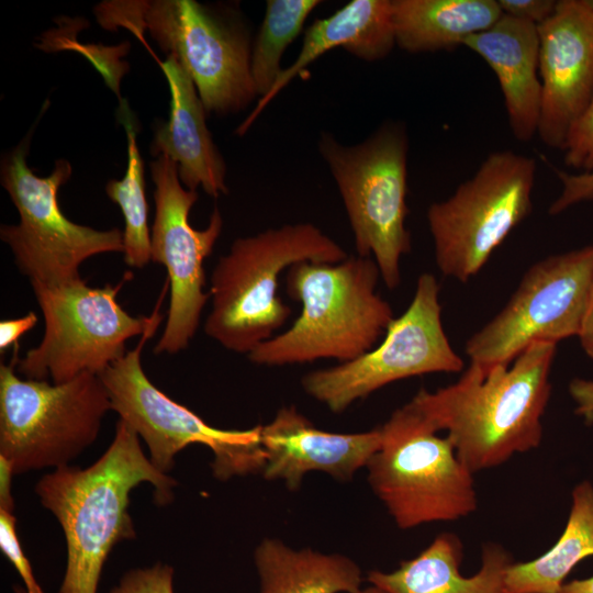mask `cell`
I'll return each instance as SVG.
<instances>
[{
  "label": "cell",
  "instance_id": "cell-1",
  "mask_svg": "<svg viewBox=\"0 0 593 593\" xmlns=\"http://www.w3.org/2000/svg\"><path fill=\"white\" fill-rule=\"evenodd\" d=\"M557 344L535 343L513 361L486 370L470 363L462 376L410 401L436 428L447 430L458 459L473 474L537 448Z\"/></svg>",
  "mask_w": 593,
  "mask_h": 593
},
{
  "label": "cell",
  "instance_id": "cell-2",
  "mask_svg": "<svg viewBox=\"0 0 593 593\" xmlns=\"http://www.w3.org/2000/svg\"><path fill=\"white\" fill-rule=\"evenodd\" d=\"M145 482L154 488L156 504L172 502L177 481L153 466L138 435L121 419L112 443L96 462L83 469L64 466L38 480L35 493L66 539V569L58 593L98 592L113 547L136 537L130 494Z\"/></svg>",
  "mask_w": 593,
  "mask_h": 593
},
{
  "label": "cell",
  "instance_id": "cell-3",
  "mask_svg": "<svg viewBox=\"0 0 593 593\" xmlns=\"http://www.w3.org/2000/svg\"><path fill=\"white\" fill-rule=\"evenodd\" d=\"M379 268L371 257L337 264L300 262L286 276L289 296L301 312L284 332L250 351L256 365L281 367L335 359L347 362L371 350L393 321L377 291Z\"/></svg>",
  "mask_w": 593,
  "mask_h": 593
},
{
  "label": "cell",
  "instance_id": "cell-4",
  "mask_svg": "<svg viewBox=\"0 0 593 593\" xmlns=\"http://www.w3.org/2000/svg\"><path fill=\"white\" fill-rule=\"evenodd\" d=\"M348 256L312 223L284 224L236 238L211 273L205 335L230 351L248 355L291 315L278 294L284 270L305 261L337 264Z\"/></svg>",
  "mask_w": 593,
  "mask_h": 593
},
{
  "label": "cell",
  "instance_id": "cell-5",
  "mask_svg": "<svg viewBox=\"0 0 593 593\" xmlns=\"http://www.w3.org/2000/svg\"><path fill=\"white\" fill-rule=\"evenodd\" d=\"M96 14L105 29L147 31L188 71L206 113H236L258 97L250 70L253 44L234 14L194 0L105 1Z\"/></svg>",
  "mask_w": 593,
  "mask_h": 593
},
{
  "label": "cell",
  "instance_id": "cell-6",
  "mask_svg": "<svg viewBox=\"0 0 593 593\" xmlns=\"http://www.w3.org/2000/svg\"><path fill=\"white\" fill-rule=\"evenodd\" d=\"M168 290V281H165L137 345L99 374L112 411L143 438L150 462L161 473L168 474L175 466L176 455L191 444H202L211 449L212 473L220 481L261 473L266 465L261 425L248 429L213 427L190 409L168 398L144 372L141 354L164 318L159 310Z\"/></svg>",
  "mask_w": 593,
  "mask_h": 593
},
{
  "label": "cell",
  "instance_id": "cell-7",
  "mask_svg": "<svg viewBox=\"0 0 593 593\" xmlns=\"http://www.w3.org/2000/svg\"><path fill=\"white\" fill-rule=\"evenodd\" d=\"M317 147L337 186L360 257H371L393 290L400 261L412 248L409 213V139L400 123H385L361 143L344 145L323 132Z\"/></svg>",
  "mask_w": 593,
  "mask_h": 593
},
{
  "label": "cell",
  "instance_id": "cell-8",
  "mask_svg": "<svg viewBox=\"0 0 593 593\" xmlns=\"http://www.w3.org/2000/svg\"><path fill=\"white\" fill-rule=\"evenodd\" d=\"M380 429V447L366 466L368 482L399 528L457 521L477 510L473 473L411 402Z\"/></svg>",
  "mask_w": 593,
  "mask_h": 593
},
{
  "label": "cell",
  "instance_id": "cell-9",
  "mask_svg": "<svg viewBox=\"0 0 593 593\" xmlns=\"http://www.w3.org/2000/svg\"><path fill=\"white\" fill-rule=\"evenodd\" d=\"M19 344L0 365V456L14 475L69 463L92 445L111 409L99 374L83 372L64 383L21 379Z\"/></svg>",
  "mask_w": 593,
  "mask_h": 593
},
{
  "label": "cell",
  "instance_id": "cell-10",
  "mask_svg": "<svg viewBox=\"0 0 593 593\" xmlns=\"http://www.w3.org/2000/svg\"><path fill=\"white\" fill-rule=\"evenodd\" d=\"M537 163L506 149L490 153L472 177L426 213L440 272L468 282L533 209Z\"/></svg>",
  "mask_w": 593,
  "mask_h": 593
},
{
  "label": "cell",
  "instance_id": "cell-11",
  "mask_svg": "<svg viewBox=\"0 0 593 593\" xmlns=\"http://www.w3.org/2000/svg\"><path fill=\"white\" fill-rule=\"evenodd\" d=\"M30 135L1 161L0 180L15 205L20 221L2 224L0 237L14 257L20 272L46 286L80 279L79 267L88 258L107 253H124L123 231L94 230L71 222L58 203V190L72 168L58 159L47 177L36 176L26 164Z\"/></svg>",
  "mask_w": 593,
  "mask_h": 593
},
{
  "label": "cell",
  "instance_id": "cell-12",
  "mask_svg": "<svg viewBox=\"0 0 593 593\" xmlns=\"http://www.w3.org/2000/svg\"><path fill=\"white\" fill-rule=\"evenodd\" d=\"M132 275L115 286L94 288L78 279L60 286L31 282L42 310V342L19 358L16 370L25 379L64 383L83 372L100 374L126 354L125 343L145 332L149 316H132L118 302V293Z\"/></svg>",
  "mask_w": 593,
  "mask_h": 593
},
{
  "label": "cell",
  "instance_id": "cell-13",
  "mask_svg": "<svg viewBox=\"0 0 593 593\" xmlns=\"http://www.w3.org/2000/svg\"><path fill=\"white\" fill-rule=\"evenodd\" d=\"M462 369L443 327L439 284L425 272L410 305L393 318L379 345L354 360L307 372L301 384L331 412L342 413L394 381Z\"/></svg>",
  "mask_w": 593,
  "mask_h": 593
},
{
  "label": "cell",
  "instance_id": "cell-14",
  "mask_svg": "<svg viewBox=\"0 0 593 593\" xmlns=\"http://www.w3.org/2000/svg\"><path fill=\"white\" fill-rule=\"evenodd\" d=\"M593 280V245L530 266L504 307L466 343L470 363L507 366L535 343L578 336Z\"/></svg>",
  "mask_w": 593,
  "mask_h": 593
},
{
  "label": "cell",
  "instance_id": "cell-15",
  "mask_svg": "<svg viewBox=\"0 0 593 593\" xmlns=\"http://www.w3.org/2000/svg\"><path fill=\"white\" fill-rule=\"evenodd\" d=\"M149 168L155 183L150 259L166 268L170 290L166 325L154 351L177 354L189 346L210 299V292L204 291L203 261L221 235L223 219L215 206L208 226L193 228L189 214L198 192L182 187L177 165L169 157H157Z\"/></svg>",
  "mask_w": 593,
  "mask_h": 593
},
{
  "label": "cell",
  "instance_id": "cell-16",
  "mask_svg": "<svg viewBox=\"0 0 593 593\" xmlns=\"http://www.w3.org/2000/svg\"><path fill=\"white\" fill-rule=\"evenodd\" d=\"M538 34L542 98L537 134L546 146L561 149L593 94V11L584 0H560Z\"/></svg>",
  "mask_w": 593,
  "mask_h": 593
},
{
  "label": "cell",
  "instance_id": "cell-17",
  "mask_svg": "<svg viewBox=\"0 0 593 593\" xmlns=\"http://www.w3.org/2000/svg\"><path fill=\"white\" fill-rule=\"evenodd\" d=\"M266 452L262 475L282 480L290 491L298 490L310 471H322L346 482L362 467L381 444L380 427L361 433H332L317 428L295 406L277 411L261 425Z\"/></svg>",
  "mask_w": 593,
  "mask_h": 593
},
{
  "label": "cell",
  "instance_id": "cell-18",
  "mask_svg": "<svg viewBox=\"0 0 593 593\" xmlns=\"http://www.w3.org/2000/svg\"><path fill=\"white\" fill-rule=\"evenodd\" d=\"M160 68L170 90V112L168 121L155 127L150 154L174 160L187 189L201 187L213 198L228 193L225 160L206 126V111L191 77L172 55Z\"/></svg>",
  "mask_w": 593,
  "mask_h": 593
},
{
  "label": "cell",
  "instance_id": "cell-19",
  "mask_svg": "<svg viewBox=\"0 0 593 593\" xmlns=\"http://www.w3.org/2000/svg\"><path fill=\"white\" fill-rule=\"evenodd\" d=\"M462 46L478 54L494 71L514 137L532 139L538 131L542 98L538 26L502 14L491 27L469 36Z\"/></svg>",
  "mask_w": 593,
  "mask_h": 593
},
{
  "label": "cell",
  "instance_id": "cell-20",
  "mask_svg": "<svg viewBox=\"0 0 593 593\" xmlns=\"http://www.w3.org/2000/svg\"><path fill=\"white\" fill-rule=\"evenodd\" d=\"M396 45L392 0H353L332 15L318 19L304 33L295 60L284 68L272 89L239 125L243 135L264 109L310 64L331 49L342 47L354 57L376 61L385 58Z\"/></svg>",
  "mask_w": 593,
  "mask_h": 593
},
{
  "label": "cell",
  "instance_id": "cell-21",
  "mask_svg": "<svg viewBox=\"0 0 593 593\" xmlns=\"http://www.w3.org/2000/svg\"><path fill=\"white\" fill-rule=\"evenodd\" d=\"M462 557L459 537L443 533L394 571L371 570L367 581L389 593H510L506 572L514 561L500 544L482 546L481 567L474 575H461Z\"/></svg>",
  "mask_w": 593,
  "mask_h": 593
},
{
  "label": "cell",
  "instance_id": "cell-22",
  "mask_svg": "<svg viewBox=\"0 0 593 593\" xmlns=\"http://www.w3.org/2000/svg\"><path fill=\"white\" fill-rule=\"evenodd\" d=\"M502 14L497 0H392L395 43L409 53L462 46Z\"/></svg>",
  "mask_w": 593,
  "mask_h": 593
},
{
  "label": "cell",
  "instance_id": "cell-23",
  "mask_svg": "<svg viewBox=\"0 0 593 593\" xmlns=\"http://www.w3.org/2000/svg\"><path fill=\"white\" fill-rule=\"evenodd\" d=\"M254 560L259 593L361 592V570L344 555L295 550L279 539L266 538L257 546Z\"/></svg>",
  "mask_w": 593,
  "mask_h": 593
},
{
  "label": "cell",
  "instance_id": "cell-24",
  "mask_svg": "<svg viewBox=\"0 0 593 593\" xmlns=\"http://www.w3.org/2000/svg\"><path fill=\"white\" fill-rule=\"evenodd\" d=\"M593 556V485L579 483L564 530L540 557L513 562L506 572L510 593H559L564 579L581 560Z\"/></svg>",
  "mask_w": 593,
  "mask_h": 593
},
{
  "label": "cell",
  "instance_id": "cell-25",
  "mask_svg": "<svg viewBox=\"0 0 593 593\" xmlns=\"http://www.w3.org/2000/svg\"><path fill=\"white\" fill-rule=\"evenodd\" d=\"M320 0H268L262 23L251 46L250 70L259 99L275 86L284 68L283 53L301 33Z\"/></svg>",
  "mask_w": 593,
  "mask_h": 593
},
{
  "label": "cell",
  "instance_id": "cell-26",
  "mask_svg": "<svg viewBox=\"0 0 593 593\" xmlns=\"http://www.w3.org/2000/svg\"><path fill=\"white\" fill-rule=\"evenodd\" d=\"M127 119L126 112L123 125L127 136V168L121 180L108 181L105 192L120 206L124 217V261L130 267L143 268L152 260L148 203L136 131Z\"/></svg>",
  "mask_w": 593,
  "mask_h": 593
},
{
  "label": "cell",
  "instance_id": "cell-27",
  "mask_svg": "<svg viewBox=\"0 0 593 593\" xmlns=\"http://www.w3.org/2000/svg\"><path fill=\"white\" fill-rule=\"evenodd\" d=\"M564 164L580 172L593 171V94L569 127L563 146Z\"/></svg>",
  "mask_w": 593,
  "mask_h": 593
},
{
  "label": "cell",
  "instance_id": "cell-28",
  "mask_svg": "<svg viewBox=\"0 0 593 593\" xmlns=\"http://www.w3.org/2000/svg\"><path fill=\"white\" fill-rule=\"evenodd\" d=\"M0 548L18 571L27 593H44L18 538L16 518L13 513L4 510H0Z\"/></svg>",
  "mask_w": 593,
  "mask_h": 593
},
{
  "label": "cell",
  "instance_id": "cell-29",
  "mask_svg": "<svg viewBox=\"0 0 593 593\" xmlns=\"http://www.w3.org/2000/svg\"><path fill=\"white\" fill-rule=\"evenodd\" d=\"M109 593H174V568L158 562L128 570Z\"/></svg>",
  "mask_w": 593,
  "mask_h": 593
},
{
  "label": "cell",
  "instance_id": "cell-30",
  "mask_svg": "<svg viewBox=\"0 0 593 593\" xmlns=\"http://www.w3.org/2000/svg\"><path fill=\"white\" fill-rule=\"evenodd\" d=\"M561 183V192L549 206V214L557 215L567 209L593 200V171L569 174L556 170Z\"/></svg>",
  "mask_w": 593,
  "mask_h": 593
},
{
  "label": "cell",
  "instance_id": "cell-31",
  "mask_svg": "<svg viewBox=\"0 0 593 593\" xmlns=\"http://www.w3.org/2000/svg\"><path fill=\"white\" fill-rule=\"evenodd\" d=\"M555 0H497L503 14L540 25L555 12Z\"/></svg>",
  "mask_w": 593,
  "mask_h": 593
},
{
  "label": "cell",
  "instance_id": "cell-32",
  "mask_svg": "<svg viewBox=\"0 0 593 593\" xmlns=\"http://www.w3.org/2000/svg\"><path fill=\"white\" fill-rule=\"evenodd\" d=\"M569 393L575 403L574 412L586 425L593 424V381L575 378L569 383Z\"/></svg>",
  "mask_w": 593,
  "mask_h": 593
},
{
  "label": "cell",
  "instance_id": "cell-33",
  "mask_svg": "<svg viewBox=\"0 0 593 593\" xmlns=\"http://www.w3.org/2000/svg\"><path fill=\"white\" fill-rule=\"evenodd\" d=\"M37 315L34 312H29L26 315L4 320L0 322V350L3 353L11 345L18 344V339L31 331L37 323Z\"/></svg>",
  "mask_w": 593,
  "mask_h": 593
},
{
  "label": "cell",
  "instance_id": "cell-34",
  "mask_svg": "<svg viewBox=\"0 0 593 593\" xmlns=\"http://www.w3.org/2000/svg\"><path fill=\"white\" fill-rule=\"evenodd\" d=\"M14 475L11 463L0 456V510L14 512V499L12 495V478Z\"/></svg>",
  "mask_w": 593,
  "mask_h": 593
},
{
  "label": "cell",
  "instance_id": "cell-35",
  "mask_svg": "<svg viewBox=\"0 0 593 593\" xmlns=\"http://www.w3.org/2000/svg\"><path fill=\"white\" fill-rule=\"evenodd\" d=\"M578 337L585 354L593 359V280Z\"/></svg>",
  "mask_w": 593,
  "mask_h": 593
},
{
  "label": "cell",
  "instance_id": "cell-36",
  "mask_svg": "<svg viewBox=\"0 0 593 593\" xmlns=\"http://www.w3.org/2000/svg\"><path fill=\"white\" fill-rule=\"evenodd\" d=\"M559 593H593V575L563 583Z\"/></svg>",
  "mask_w": 593,
  "mask_h": 593
},
{
  "label": "cell",
  "instance_id": "cell-37",
  "mask_svg": "<svg viewBox=\"0 0 593 593\" xmlns=\"http://www.w3.org/2000/svg\"><path fill=\"white\" fill-rule=\"evenodd\" d=\"M360 593H389V592H387V591H384V590H382V589H380V588H378L376 585H371V586H369L367 589L361 590Z\"/></svg>",
  "mask_w": 593,
  "mask_h": 593
},
{
  "label": "cell",
  "instance_id": "cell-38",
  "mask_svg": "<svg viewBox=\"0 0 593 593\" xmlns=\"http://www.w3.org/2000/svg\"><path fill=\"white\" fill-rule=\"evenodd\" d=\"M13 593H27L24 586L14 585Z\"/></svg>",
  "mask_w": 593,
  "mask_h": 593
},
{
  "label": "cell",
  "instance_id": "cell-39",
  "mask_svg": "<svg viewBox=\"0 0 593 593\" xmlns=\"http://www.w3.org/2000/svg\"><path fill=\"white\" fill-rule=\"evenodd\" d=\"M588 7L593 11V0H584Z\"/></svg>",
  "mask_w": 593,
  "mask_h": 593
}]
</instances>
